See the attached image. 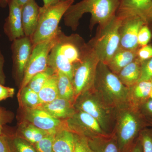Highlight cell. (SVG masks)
I'll list each match as a JSON object with an SVG mask.
<instances>
[{
	"label": "cell",
	"instance_id": "cell-1",
	"mask_svg": "<svg viewBox=\"0 0 152 152\" xmlns=\"http://www.w3.org/2000/svg\"><path fill=\"white\" fill-rule=\"evenodd\" d=\"M88 48V43L77 34L66 35L59 28L50 51L48 67L60 72L72 80L75 68L81 62Z\"/></svg>",
	"mask_w": 152,
	"mask_h": 152
},
{
	"label": "cell",
	"instance_id": "cell-2",
	"mask_svg": "<svg viewBox=\"0 0 152 152\" xmlns=\"http://www.w3.org/2000/svg\"><path fill=\"white\" fill-rule=\"evenodd\" d=\"M120 0H82L72 4L64 15L65 25L75 31L80 24V20L86 13L91 16L90 28L94 25L103 27L111 21L116 15Z\"/></svg>",
	"mask_w": 152,
	"mask_h": 152
},
{
	"label": "cell",
	"instance_id": "cell-3",
	"mask_svg": "<svg viewBox=\"0 0 152 152\" xmlns=\"http://www.w3.org/2000/svg\"><path fill=\"white\" fill-rule=\"evenodd\" d=\"M92 89L110 107L118 111L129 107V88L107 66L100 61Z\"/></svg>",
	"mask_w": 152,
	"mask_h": 152
},
{
	"label": "cell",
	"instance_id": "cell-4",
	"mask_svg": "<svg viewBox=\"0 0 152 152\" xmlns=\"http://www.w3.org/2000/svg\"><path fill=\"white\" fill-rule=\"evenodd\" d=\"M148 127L150 126L147 118L139 110L129 106L118 111L114 132L120 152H126L141 132Z\"/></svg>",
	"mask_w": 152,
	"mask_h": 152
},
{
	"label": "cell",
	"instance_id": "cell-5",
	"mask_svg": "<svg viewBox=\"0 0 152 152\" xmlns=\"http://www.w3.org/2000/svg\"><path fill=\"white\" fill-rule=\"evenodd\" d=\"M74 105L76 110L85 112L96 120L107 134L113 132L118 112L107 105L93 89L79 96Z\"/></svg>",
	"mask_w": 152,
	"mask_h": 152
},
{
	"label": "cell",
	"instance_id": "cell-6",
	"mask_svg": "<svg viewBox=\"0 0 152 152\" xmlns=\"http://www.w3.org/2000/svg\"><path fill=\"white\" fill-rule=\"evenodd\" d=\"M74 1L69 0L53 5L40 7L37 27L31 38L33 45L53 39L56 35L61 19Z\"/></svg>",
	"mask_w": 152,
	"mask_h": 152
},
{
	"label": "cell",
	"instance_id": "cell-7",
	"mask_svg": "<svg viewBox=\"0 0 152 152\" xmlns=\"http://www.w3.org/2000/svg\"><path fill=\"white\" fill-rule=\"evenodd\" d=\"M121 19L115 16L103 27H99L94 37L88 42L100 61L107 64L120 45V28Z\"/></svg>",
	"mask_w": 152,
	"mask_h": 152
},
{
	"label": "cell",
	"instance_id": "cell-8",
	"mask_svg": "<svg viewBox=\"0 0 152 152\" xmlns=\"http://www.w3.org/2000/svg\"><path fill=\"white\" fill-rule=\"evenodd\" d=\"M88 43V49L81 62L74 70L72 83L75 92V102L79 96L92 89L100 62L96 52L90 44Z\"/></svg>",
	"mask_w": 152,
	"mask_h": 152
},
{
	"label": "cell",
	"instance_id": "cell-9",
	"mask_svg": "<svg viewBox=\"0 0 152 152\" xmlns=\"http://www.w3.org/2000/svg\"><path fill=\"white\" fill-rule=\"evenodd\" d=\"M56 36L48 40L33 45L32 52L25 69L23 79L18 93L27 86L34 76L46 70L48 68L49 55L54 43Z\"/></svg>",
	"mask_w": 152,
	"mask_h": 152
},
{
	"label": "cell",
	"instance_id": "cell-10",
	"mask_svg": "<svg viewBox=\"0 0 152 152\" xmlns=\"http://www.w3.org/2000/svg\"><path fill=\"white\" fill-rule=\"evenodd\" d=\"M67 128L75 134L87 139L107 134L102 129L96 120L88 114L76 110L71 118L66 120Z\"/></svg>",
	"mask_w": 152,
	"mask_h": 152
},
{
	"label": "cell",
	"instance_id": "cell-11",
	"mask_svg": "<svg viewBox=\"0 0 152 152\" xmlns=\"http://www.w3.org/2000/svg\"><path fill=\"white\" fill-rule=\"evenodd\" d=\"M33 48L31 38L25 36L13 41L12 44L14 75L20 86L23 81L25 69L29 60Z\"/></svg>",
	"mask_w": 152,
	"mask_h": 152
},
{
	"label": "cell",
	"instance_id": "cell-12",
	"mask_svg": "<svg viewBox=\"0 0 152 152\" xmlns=\"http://www.w3.org/2000/svg\"><path fill=\"white\" fill-rule=\"evenodd\" d=\"M119 17L121 19L119 30L120 48L128 50L138 49L140 48L138 44L139 31L143 25L148 23L138 16Z\"/></svg>",
	"mask_w": 152,
	"mask_h": 152
},
{
	"label": "cell",
	"instance_id": "cell-13",
	"mask_svg": "<svg viewBox=\"0 0 152 152\" xmlns=\"http://www.w3.org/2000/svg\"><path fill=\"white\" fill-rule=\"evenodd\" d=\"M25 117L29 122L50 134L67 128L66 120L56 118L39 108L26 109Z\"/></svg>",
	"mask_w": 152,
	"mask_h": 152
},
{
	"label": "cell",
	"instance_id": "cell-14",
	"mask_svg": "<svg viewBox=\"0 0 152 152\" xmlns=\"http://www.w3.org/2000/svg\"><path fill=\"white\" fill-rule=\"evenodd\" d=\"M116 15L138 16L148 23L152 21V0H120Z\"/></svg>",
	"mask_w": 152,
	"mask_h": 152
},
{
	"label": "cell",
	"instance_id": "cell-15",
	"mask_svg": "<svg viewBox=\"0 0 152 152\" xmlns=\"http://www.w3.org/2000/svg\"><path fill=\"white\" fill-rule=\"evenodd\" d=\"M9 4V16L6 20L4 30L9 39L13 42L25 36L22 25V7L15 0H11Z\"/></svg>",
	"mask_w": 152,
	"mask_h": 152
},
{
	"label": "cell",
	"instance_id": "cell-16",
	"mask_svg": "<svg viewBox=\"0 0 152 152\" xmlns=\"http://www.w3.org/2000/svg\"><path fill=\"white\" fill-rule=\"evenodd\" d=\"M40 9L35 0H31L22 7V21L25 36L31 38L37 27Z\"/></svg>",
	"mask_w": 152,
	"mask_h": 152
},
{
	"label": "cell",
	"instance_id": "cell-17",
	"mask_svg": "<svg viewBox=\"0 0 152 152\" xmlns=\"http://www.w3.org/2000/svg\"><path fill=\"white\" fill-rule=\"evenodd\" d=\"M38 108L43 110L56 118L62 120L68 119L76 112L73 103L59 97L50 102L42 104Z\"/></svg>",
	"mask_w": 152,
	"mask_h": 152
},
{
	"label": "cell",
	"instance_id": "cell-18",
	"mask_svg": "<svg viewBox=\"0 0 152 152\" xmlns=\"http://www.w3.org/2000/svg\"><path fill=\"white\" fill-rule=\"evenodd\" d=\"M128 88L129 106L139 110L142 105L150 98L151 81H139Z\"/></svg>",
	"mask_w": 152,
	"mask_h": 152
},
{
	"label": "cell",
	"instance_id": "cell-19",
	"mask_svg": "<svg viewBox=\"0 0 152 152\" xmlns=\"http://www.w3.org/2000/svg\"><path fill=\"white\" fill-rule=\"evenodd\" d=\"M138 49L128 50L119 47L106 65L113 73L118 75L123 68L137 58Z\"/></svg>",
	"mask_w": 152,
	"mask_h": 152
},
{
	"label": "cell",
	"instance_id": "cell-20",
	"mask_svg": "<svg viewBox=\"0 0 152 152\" xmlns=\"http://www.w3.org/2000/svg\"><path fill=\"white\" fill-rule=\"evenodd\" d=\"M88 140L90 148L94 152H121L114 132L111 134L98 136Z\"/></svg>",
	"mask_w": 152,
	"mask_h": 152
},
{
	"label": "cell",
	"instance_id": "cell-21",
	"mask_svg": "<svg viewBox=\"0 0 152 152\" xmlns=\"http://www.w3.org/2000/svg\"><path fill=\"white\" fill-rule=\"evenodd\" d=\"M141 73V61L136 58L123 68L117 75L121 82L129 88L140 80Z\"/></svg>",
	"mask_w": 152,
	"mask_h": 152
},
{
	"label": "cell",
	"instance_id": "cell-22",
	"mask_svg": "<svg viewBox=\"0 0 152 152\" xmlns=\"http://www.w3.org/2000/svg\"><path fill=\"white\" fill-rule=\"evenodd\" d=\"M74 134L67 128L56 134L53 144L54 152H74Z\"/></svg>",
	"mask_w": 152,
	"mask_h": 152
},
{
	"label": "cell",
	"instance_id": "cell-23",
	"mask_svg": "<svg viewBox=\"0 0 152 152\" xmlns=\"http://www.w3.org/2000/svg\"><path fill=\"white\" fill-rule=\"evenodd\" d=\"M38 95L42 104L50 102L58 97L56 73L49 77Z\"/></svg>",
	"mask_w": 152,
	"mask_h": 152
},
{
	"label": "cell",
	"instance_id": "cell-24",
	"mask_svg": "<svg viewBox=\"0 0 152 152\" xmlns=\"http://www.w3.org/2000/svg\"><path fill=\"white\" fill-rule=\"evenodd\" d=\"M48 134L46 132L30 123L21 125L15 136L25 139L34 145Z\"/></svg>",
	"mask_w": 152,
	"mask_h": 152
},
{
	"label": "cell",
	"instance_id": "cell-25",
	"mask_svg": "<svg viewBox=\"0 0 152 152\" xmlns=\"http://www.w3.org/2000/svg\"><path fill=\"white\" fill-rule=\"evenodd\" d=\"M59 97L72 102H75V92L72 80L67 76L61 72H56Z\"/></svg>",
	"mask_w": 152,
	"mask_h": 152
},
{
	"label": "cell",
	"instance_id": "cell-26",
	"mask_svg": "<svg viewBox=\"0 0 152 152\" xmlns=\"http://www.w3.org/2000/svg\"><path fill=\"white\" fill-rule=\"evenodd\" d=\"M10 152H37L34 145L15 135L6 136Z\"/></svg>",
	"mask_w": 152,
	"mask_h": 152
},
{
	"label": "cell",
	"instance_id": "cell-27",
	"mask_svg": "<svg viewBox=\"0 0 152 152\" xmlns=\"http://www.w3.org/2000/svg\"><path fill=\"white\" fill-rule=\"evenodd\" d=\"M19 101L23 104L26 109L38 108L42 105L38 93L26 86L18 94Z\"/></svg>",
	"mask_w": 152,
	"mask_h": 152
},
{
	"label": "cell",
	"instance_id": "cell-28",
	"mask_svg": "<svg viewBox=\"0 0 152 152\" xmlns=\"http://www.w3.org/2000/svg\"><path fill=\"white\" fill-rule=\"evenodd\" d=\"M55 73L56 72L53 69L48 67L46 70L34 76L29 82L27 86L38 94L49 77Z\"/></svg>",
	"mask_w": 152,
	"mask_h": 152
},
{
	"label": "cell",
	"instance_id": "cell-29",
	"mask_svg": "<svg viewBox=\"0 0 152 152\" xmlns=\"http://www.w3.org/2000/svg\"><path fill=\"white\" fill-rule=\"evenodd\" d=\"M56 134H48L34 145L37 152H54L53 144Z\"/></svg>",
	"mask_w": 152,
	"mask_h": 152
},
{
	"label": "cell",
	"instance_id": "cell-30",
	"mask_svg": "<svg viewBox=\"0 0 152 152\" xmlns=\"http://www.w3.org/2000/svg\"><path fill=\"white\" fill-rule=\"evenodd\" d=\"M139 137L143 152H152V128L148 127L143 129L140 133Z\"/></svg>",
	"mask_w": 152,
	"mask_h": 152
},
{
	"label": "cell",
	"instance_id": "cell-31",
	"mask_svg": "<svg viewBox=\"0 0 152 152\" xmlns=\"http://www.w3.org/2000/svg\"><path fill=\"white\" fill-rule=\"evenodd\" d=\"M74 134V152H94L90 148L86 137Z\"/></svg>",
	"mask_w": 152,
	"mask_h": 152
},
{
	"label": "cell",
	"instance_id": "cell-32",
	"mask_svg": "<svg viewBox=\"0 0 152 152\" xmlns=\"http://www.w3.org/2000/svg\"><path fill=\"white\" fill-rule=\"evenodd\" d=\"M152 37V34L148 24L144 25L141 28L138 35V44L142 47L147 45Z\"/></svg>",
	"mask_w": 152,
	"mask_h": 152
},
{
	"label": "cell",
	"instance_id": "cell-33",
	"mask_svg": "<svg viewBox=\"0 0 152 152\" xmlns=\"http://www.w3.org/2000/svg\"><path fill=\"white\" fill-rule=\"evenodd\" d=\"M152 80V57L141 62V73L139 81Z\"/></svg>",
	"mask_w": 152,
	"mask_h": 152
},
{
	"label": "cell",
	"instance_id": "cell-34",
	"mask_svg": "<svg viewBox=\"0 0 152 152\" xmlns=\"http://www.w3.org/2000/svg\"><path fill=\"white\" fill-rule=\"evenodd\" d=\"M152 57V46L148 45L138 49L137 58L141 61L149 59Z\"/></svg>",
	"mask_w": 152,
	"mask_h": 152
},
{
	"label": "cell",
	"instance_id": "cell-35",
	"mask_svg": "<svg viewBox=\"0 0 152 152\" xmlns=\"http://www.w3.org/2000/svg\"><path fill=\"white\" fill-rule=\"evenodd\" d=\"M146 118H152V99L149 98L140 107L139 110Z\"/></svg>",
	"mask_w": 152,
	"mask_h": 152
},
{
	"label": "cell",
	"instance_id": "cell-36",
	"mask_svg": "<svg viewBox=\"0 0 152 152\" xmlns=\"http://www.w3.org/2000/svg\"><path fill=\"white\" fill-rule=\"evenodd\" d=\"M15 94V89L5 87L0 83V102L9 98H12Z\"/></svg>",
	"mask_w": 152,
	"mask_h": 152
},
{
	"label": "cell",
	"instance_id": "cell-37",
	"mask_svg": "<svg viewBox=\"0 0 152 152\" xmlns=\"http://www.w3.org/2000/svg\"><path fill=\"white\" fill-rule=\"evenodd\" d=\"M125 152H143L141 142L139 137Z\"/></svg>",
	"mask_w": 152,
	"mask_h": 152
},
{
	"label": "cell",
	"instance_id": "cell-38",
	"mask_svg": "<svg viewBox=\"0 0 152 152\" xmlns=\"http://www.w3.org/2000/svg\"><path fill=\"white\" fill-rule=\"evenodd\" d=\"M4 59L0 50V83L4 85L5 83L6 77L4 72Z\"/></svg>",
	"mask_w": 152,
	"mask_h": 152
},
{
	"label": "cell",
	"instance_id": "cell-39",
	"mask_svg": "<svg viewBox=\"0 0 152 152\" xmlns=\"http://www.w3.org/2000/svg\"><path fill=\"white\" fill-rule=\"evenodd\" d=\"M0 152H10L5 136L0 135Z\"/></svg>",
	"mask_w": 152,
	"mask_h": 152
},
{
	"label": "cell",
	"instance_id": "cell-40",
	"mask_svg": "<svg viewBox=\"0 0 152 152\" xmlns=\"http://www.w3.org/2000/svg\"><path fill=\"white\" fill-rule=\"evenodd\" d=\"M69 0H43L44 7L53 5ZM75 1V0H74Z\"/></svg>",
	"mask_w": 152,
	"mask_h": 152
},
{
	"label": "cell",
	"instance_id": "cell-41",
	"mask_svg": "<svg viewBox=\"0 0 152 152\" xmlns=\"http://www.w3.org/2000/svg\"><path fill=\"white\" fill-rule=\"evenodd\" d=\"M6 118L0 115V135L5 136V133L3 131V125L6 122Z\"/></svg>",
	"mask_w": 152,
	"mask_h": 152
},
{
	"label": "cell",
	"instance_id": "cell-42",
	"mask_svg": "<svg viewBox=\"0 0 152 152\" xmlns=\"http://www.w3.org/2000/svg\"><path fill=\"white\" fill-rule=\"evenodd\" d=\"M31 0H15L17 3L19 5L23 7L25 4L27 3L29 1Z\"/></svg>",
	"mask_w": 152,
	"mask_h": 152
},
{
	"label": "cell",
	"instance_id": "cell-43",
	"mask_svg": "<svg viewBox=\"0 0 152 152\" xmlns=\"http://www.w3.org/2000/svg\"><path fill=\"white\" fill-rule=\"evenodd\" d=\"M11 0H0V5L3 6H6L7 4H9Z\"/></svg>",
	"mask_w": 152,
	"mask_h": 152
},
{
	"label": "cell",
	"instance_id": "cell-44",
	"mask_svg": "<svg viewBox=\"0 0 152 152\" xmlns=\"http://www.w3.org/2000/svg\"><path fill=\"white\" fill-rule=\"evenodd\" d=\"M148 120V122L149 124V126L152 128V118H146Z\"/></svg>",
	"mask_w": 152,
	"mask_h": 152
},
{
	"label": "cell",
	"instance_id": "cell-45",
	"mask_svg": "<svg viewBox=\"0 0 152 152\" xmlns=\"http://www.w3.org/2000/svg\"><path fill=\"white\" fill-rule=\"evenodd\" d=\"M0 115L6 118V115L5 113L3 111V110H2L1 108L0 107Z\"/></svg>",
	"mask_w": 152,
	"mask_h": 152
},
{
	"label": "cell",
	"instance_id": "cell-46",
	"mask_svg": "<svg viewBox=\"0 0 152 152\" xmlns=\"http://www.w3.org/2000/svg\"><path fill=\"white\" fill-rule=\"evenodd\" d=\"M151 93H150V98H152V80H151Z\"/></svg>",
	"mask_w": 152,
	"mask_h": 152
},
{
	"label": "cell",
	"instance_id": "cell-47",
	"mask_svg": "<svg viewBox=\"0 0 152 152\" xmlns=\"http://www.w3.org/2000/svg\"></svg>",
	"mask_w": 152,
	"mask_h": 152
}]
</instances>
